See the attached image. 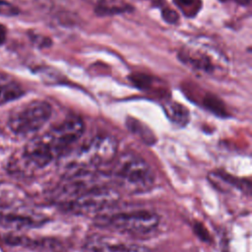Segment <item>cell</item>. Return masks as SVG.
<instances>
[{
    "mask_svg": "<svg viewBox=\"0 0 252 252\" xmlns=\"http://www.w3.org/2000/svg\"><path fill=\"white\" fill-rule=\"evenodd\" d=\"M161 15H162V18L164 19V21H166L167 23H170V24H174L178 20V14L174 10H172L168 7H165L161 10Z\"/></svg>",
    "mask_w": 252,
    "mask_h": 252,
    "instance_id": "2e32d148",
    "label": "cell"
},
{
    "mask_svg": "<svg viewBox=\"0 0 252 252\" xmlns=\"http://www.w3.org/2000/svg\"><path fill=\"white\" fill-rule=\"evenodd\" d=\"M5 39H6V29L4 26L0 24V44L4 43Z\"/></svg>",
    "mask_w": 252,
    "mask_h": 252,
    "instance_id": "ac0fdd59",
    "label": "cell"
},
{
    "mask_svg": "<svg viewBox=\"0 0 252 252\" xmlns=\"http://www.w3.org/2000/svg\"><path fill=\"white\" fill-rule=\"evenodd\" d=\"M118 200L119 193L114 188L89 181L77 188L60 204L74 214L95 217L114 207Z\"/></svg>",
    "mask_w": 252,
    "mask_h": 252,
    "instance_id": "5b68a950",
    "label": "cell"
},
{
    "mask_svg": "<svg viewBox=\"0 0 252 252\" xmlns=\"http://www.w3.org/2000/svg\"><path fill=\"white\" fill-rule=\"evenodd\" d=\"M84 123L77 116L68 117L60 124L41 135L56 158L65 155L83 135Z\"/></svg>",
    "mask_w": 252,
    "mask_h": 252,
    "instance_id": "52a82bcc",
    "label": "cell"
},
{
    "mask_svg": "<svg viewBox=\"0 0 252 252\" xmlns=\"http://www.w3.org/2000/svg\"><path fill=\"white\" fill-rule=\"evenodd\" d=\"M23 158L29 165L35 168L44 167L56 159L41 136L32 139L25 146Z\"/></svg>",
    "mask_w": 252,
    "mask_h": 252,
    "instance_id": "9c48e42d",
    "label": "cell"
},
{
    "mask_svg": "<svg viewBox=\"0 0 252 252\" xmlns=\"http://www.w3.org/2000/svg\"><path fill=\"white\" fill-rule=\"evenodd\" d=\"M117 156V141L109 135L92 138L80 148L68 151L60 159L64 177L94 173Z\"/></svg>",
    "mask_w": 252,
    "mask_h": 252,
    "instance_id": "6da1fadb",
    "label": "cell"
},
{
    "mask_svg": "<svg viewBox=\"0 0 252 252\" xmlns=\"http://www.w3.org/2000/svg\"><path fill=\"white\" fill-rule=\"evenodd\" d=\"M24 94V90L13 78L0 75V105L13 101Z\"/></svg>",
    "mask_w": 252,
    "mask_h": 252,
    "instance_id": "8fae6325",
    "label": "cell"
},
{
    "mask_svg": "<svg viewBox=\"0 0 252 252\" xmlns=\"http://www.w3.org/2000/svg\"><path fill=\"white\" fill-rule=\"evenodd\" d=\"M178 57L196 73L214 79H221L228 70V60L223 51L206 36L191 38L181 47Z\"/></svg>",
    "mask_w": 252,
    "mask_h": 252,
    "instance_id": "7a4b0ae2",
    "label": "cell"
},
{
    "mask_svg": "<svg viewBox=\"0 0 252 252\" xmlns=\"http://www.w3.org/2000/svg\"><path fill=\"white\" fill-rule=\"evenodd\" d=\"M127 125H128V127H129V129L133 132V133H135V134H138L139 133V135H140V137L141 138H144V139H147V140H150L151 138H153L152 136H151V132L149 131V129H143L142 128V126H143V124H141L139 121H136V120H132V121H128L127 122Z\"/></svg>",
    "mask_w": 252,
    "mask_h": 252,
    "instance_id": "9a60e30c",
    "label": "cell"
},
{
    "mask_svg": "<svg viewBox=\"0 0 252 252\" xmlns=\"http://www.w3.org/2000/svg\"><path fill=\"white\" fill-rule=\"evenodd\" d=\"M43 219L32 213H25L18 209H0V222L3 225L15 228H28L42 223Z\"/></svg>",
    "mask_w": 252,
    "mask_h": 252,
    "instance_id": "30bf717a",
    "label": "cell"
},
{
    "mask_svg": "<svg viewBox=\"0 0 252 252\" xmlns=\"http://www.w3.org/2000/svg\"><path fill=\"white\" fill-rule=\"evenodd\" d=\"M164 111L169 120L179 126H184L189 120V112L187 108L175 101L165 103Z\"/></svg>",
    "mask_w": 252,
    "mask_h": 252,
    "instance_id": "7c38bea8",
    "label": "cell"
},
{
    "mask_svg": "<svg viewBox=\"0 0 252 252\" xmlns=\"http://www.w3.org/2000/svg\"><path fill=\"white\" fill-rule=\"evenodd\" d=\"M85 249L87 252H151L146 246L138 243L100 234L89 236Z\"/></svg>",
    "mask_w": 252,
    "mask_h": 252,
    "instance_id": "ba28073f",
    "label": "cell"
},
{
    "mask_svg": "<svg viewBox=\"0 0 252 252\" xmlns=\"http://www.w3.org/2000/svg\"><path fill=\"white\" fill-rule=\"evenodd\" d=\"M173 2L187 17H194L202 7L201 0H173Z\"/></svg>",
    "mask_w": 252,
    "mask_h": 252,
    "instance_id": "5bb4252c",
    "label": "cell"
},
{
    "mask_svg": "<svg viewBox=\"0 0 252 252\" xmlns=\"http://www.w3.org/2000/svg\"><path fill=\"white\" fill-rule=\"evenodd\" d=\"M108 176L115 185L130 193L148 191L155 183V174L150 164L132 152L114 158L109 163Z\"/></svg>",
    "mask_w": 252,
    "mask_h": 252,
    "instance_id": "3957f363",
    "label": "cell"
},
{
    "mask_svg": "<svg viewBox=\"0 0 252 252\" xmlns=\"http://www.w3.org/2000/svg\"><path fill=\"white\" fill-rule=\"evenodd\" d=\"M233 1L239 5H248L251 0H233Z\"/></svg>",
    "mask_w": 252,
    "mask_h": 252,
    "instance_id": "d6986e66",
    "label": "cell"
},
{
    "mask_svg": "<svg viewBox=\"0 0 252 252\" xmlns=\"http://www.w3.org/2000/svg\"><path fill=\"white\" fill-rule=\"evenodd\" d=\"M17 14V9L12 6L11 4L4 2V1H0V15L2 16H12Z\"/></svg>",
    "mask_w": 252,
    "mask_h": 252,
    "instance_id": "e0dca14e",
    "label": "cell"
},
{
    "mask_svg": "<svg viewBox=\"0 0 252 252\" xmlns=\"http://www.w3.org/2000/svg\"><path fill=\"white\" fill-rule=\"evenodd\" d=\"M84 1L95 5V11L100 15L120 13L126 9L125 7L117 6L114 3V0H84Z\"/></svg>",
    "mask_w": 252,
    "mask_h": 252,
    "instance_id": "4fadbf2b",
    "label": "cell"
},
{
    "mask_svg": "<svg viewBox=\"0 0 252 252\" xmlns=\"http://www.w3.org/2000/svg\"><path fill=\"white\" fill-rule=\"evenodd\" d=\"M95 224L127 235H146L155 230L159 223V217L151 210H113V207L94 217Z\"/></svg>",
    "mask_w": 252,
    "mask_h": 252,
    "instance_id": "277c9868",
    "label": "cell"
},
{
    "mask_svg": "<svg viewBox=\"0 0 252 252\" xmlns=\"http://www.w3.org/2000/svg\"><path fill=\"white\" fill-rule=\"evenodd\" d=\"M51 105L45 100H32L15 108L8 119L10 129L22 136L35 133L49 120Z\"/></svg>",
    "mask_w": 252,
    "mask_h": 252,
    "instance_id": "8992f818",
    "label": "cell"
}]
</instances>
